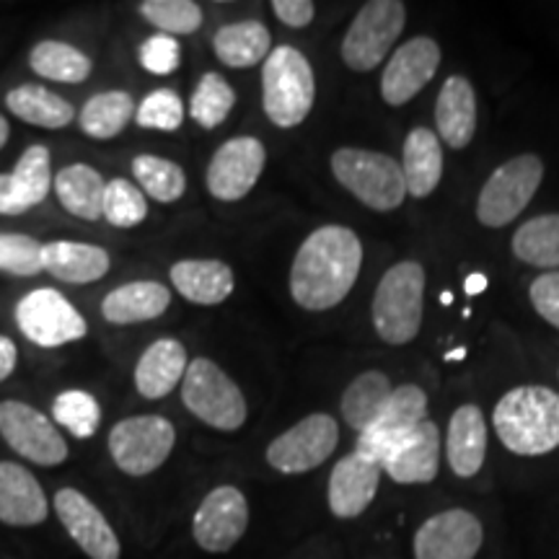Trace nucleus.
<instances>
[{
    "label": "nucleus",
    "instance_id": "nucleus-22",
    "mask_svg": "<svg viewBox=\"0 0 559 559\" xmlns=\"http://www.w3.org/2000/svg\"><path fill=\"white\" fill-rule=\"evenodd\" d=\"M383 474H389L396 485H428L438 477L440 469V430L436 423L425 419L419 428L402 440L394 451L383 459Z\"/></svg>",
    "mask_w": 559,
    "mask_h": 559
},
{
    "label": "nucleus",
    "instance_id": "nucleus-32",
    "mask_svg": "<svg viewBox=\"0 0 559 559\" xmlns=\"http://www.w3.org/2000/svg\"><path fill=\"white\" fill-rule=\"evenodd\" d=\"M104 187H107V181L88 164H70L52 179V190L58 194L60 205L81 221L102 218Z\"/></svg>",
    "mask_w": 559,
    "mask_h": 559
},
{
    "label": "nucleus",
    "instance_id": "nucleus-17",
    "mask_svg": "<svg viewBox=\"0 0 559 559\" xmlns=\"http://www.w3.org/2000/svg\"><path fill=\"white\" fill-rule=\"evenodd\" d=\"M440 68V47L430 37H415L391 55L381 73V96L389 107H404L415 99Z\"/></svg>",
    "mask_w": 559,
    "mask_h": 559
},
{
    "label": "nucleus",
    "instance_id": "nucleus-35",
    "mask_svg": "<svg viewBox=\"0 0 559 559\" xmlns=\"http://www.w3.org/2000/svg\"><path fill=\"white\" fill-rule=\"evenodd\" d=\"M513 254L531 267L559 270V213L536 215L513 234Z\"/></svg>",
    "mask_w": 559,
    "mask_h": 559
},
{
    "label": "nucleus",
    "instance_id": "nucleus-16",
    "mask_svg": "<svg viewBox=\"0 0 559 559\" xmlns=\"http://www.w3.org/2000/svg\"><path fill=\"white\" fill-rule=\"evenodd\" d=\"M485 531L469 510L451 508L432 515L417 528L415 559H474L481 549Z\"/></svg>",
    "mask_w": 559,
    "mask_h": 559
},
{
    "label": "nucleus",
    "instance_id": "nucleus-51",
    "mask_svg": "<svg viewBox=\"0 0 559 559\" xmlns=\"http://www.w3.org/2000/svg\"><path fill=\"white\" fill-rule=\"evenodd\" d=\"M451 300H453V296H451L449 290H445L443 296H440V304H443V306H451Z\"/></svg>",
    "mask_w": 559,
    "mask_h": 559
},
{
    "label": "nucleus",
    "instance_id": "nucleus-2",
    "mask_svg": "<svg viewBox=\"0 0 559 559\" xmlns=\"http://www.w3.org/2000/svg\"><path fill=\"white\" fill-rule=\"evenodd\" d=\"M502 445L519 456L559 449V394L547 386L510 389L492 412Z\"/></svg>",
    "mask_w": 559,
    "mask_h": 559
},
{
    "label": "nucleus",
    "instance_id": "nucleus-37",
    "mask_svg": "<svg viewBox=\"0 0 559 559\" xmlns=\"http://www.w3.org/2000/svg\"><path fill=\"white\" fill-rule=\"evenodd\" d=\"M132 177L138 179L140 190L145 198L164 202H177L187 192V174L177 160L164 156H153V153H140L132 158Z\"/></svg>",
    "mask_w": 559,
    "mask_h": 559
},
{
    "label": "nucleus",
    "instance_id": "nucleus-11",
    "mask_svg": "<svg viewBox=\"0 0 559 559\" xmlns=\"http://www.w3.org/2000/svg\"><path fill=\"white\" fill-rule=\"evenodd\" d=\"M0 436L11 451L32 464L60 466L68 459V443L58 425L26 402L0 404Z\"/></svg>",
    "mask_w": 559,
    "mask_h": 559
},
{
    "label": "nucleus",
    "instance_id": "nucleus-24",
    "mask_svg": "<svg viewBox=\"0 0 559 559\" xmlns=\"http://www.w3.org/2000/svg\"><path fill=\"white\" fill-rule=\"evenodd\" d=\"M187 366V347L174 337H160L140 355L135 366V389L140 396L156 402L169 396L174 389L185 379Z\"/></svg>",
    "mask_w": 559,
    "mask_h": 559
},
{
    "label": "nucleus",
    "instance_id": "nucleus-4",
    "mask_svg": "<svg viewBox=\"0 0 559 559\" xmlns=\"http://www.w3.org/2000/svg\"><path fill=\"white\" fill-rule=\"evenodd\" d=\"M425 270L415 260H404L386 270L376 288L370 319L386 345H407L423 330Z\"/></svg>",
    "mask_w": 559,
    "mask_h": 559
},
{
    "label": "nucleus",
    "instance_id": "nucleus-46",
    "mask_svg": "<svg viewBox=\"0 0 559 559\" xmlns=\"http://www.w3.org/2000/svg\"><path fill=\"white\" fill-rule=\"evenodd\" d=\"M272 11L290 29H306L317 16V5L311 0H272Z\"/></svg>",
    "mask_w": 559,
    "mask_h": 559
},
{
    "label": "nucleus",
    "instance_id": "nucleus-47",
    "mask_svg": "<svg viewBox=\"0 0 559 559\" xmlns=\"http://www.w3.org/2000/svg\"><path fill=\"white\" fill-rule=\"evenodd\" d=\"M16 362H19L16 342H13L11 337H5V334H0V383H3L13 373V370H16Z\"/></svg>",
    "mask_w": 559,
    "mask_h": 559
},
{
    "label": "nucleus",
    "instance_id": "nucleus-28",
    "mask_svg": "<svg viewBox=\"0 0 559 559\" xmlns=\"http://www.w3.org/2000/svg\"><path fill=\"white\" fill-rule=\"evenodd\" d=\"M169 280L194 306H218L236 288L234 270L221 260H181L171 267Z\"/></svg>",
    "mask_w": 559,
    "mask_h": 559
},
{
    "label": "nucleus",
    "instance_id": "nucleus-38",
    "mask_svg": "<svg viewBox=\"0 0 559 559\" xmlns=\"http://www.w3.org/2000/svg\"><path fill=\"white\" fill-rule=\"evenodd\" d=\"M236 107V91L221 73H205L192 91L190 117L200 128L215 130Z\"/></svg>",
    "mask_w": 559,
    "mask_h": 559
},
{
    "label": "nucleus",
    "instance_id": "nucleus-3",
    "mask_svg": "<svg viewBox=\"0 0 559 559\" xmlns=\"http://www.w3.org/2000/svg\"><path fill=\"white\" fill-rule=\"evenodd\" d=\"M317 102L311 62L296 47H275L262 68V109L275 128H298Z\"/></svg>",
    "mask_w": 559,
    "mask_h": 559
},
{
    "label": "nucleus",
    "instance_id": "nucleus-15",
    "mask_svg": "<svg viewBox=\"0 0 559 559\" xmlns=\"http://www.w3.org/2000/svg\"><path fill=\"white\" fill-rule=\"evenodd\" d=\"M249 528V502L234 485H221L205 495L192 521V536L200 549L223 555L241 542Z\"/></svg>",
    "mask_w": 559,
    "mask_h": 559
},
{
    "label": "nucleus",
    "instance_id": "nucleus-21",
    "mask_svg": "<svg viewBox=\"0 0 559 559\" xmlns=\"http://www.w3.org/2000/svg\"><path fill=\"white\" fill-rule=\"evenodd\" d=\"M50 515V502L37 477L13 461H0V523L16 528L39 526Z\"/></svg>",
    "mask_w": 559,
    "mask_h": 559
},
{
    "label": "nucleus",
    "instance_id": "nucleus-23",
    "mask_svg": "<svg viewBox=\"0 0 559 559\" xmlns=\"http://www.w3.org/2000/svg\"><path fill=\"white\" fill-rule=\"evenodd\" d=\"M438 138L453 151H464L477 132V94L466 75H451L436 102Z\"/></svg>",
    "mask_w": 559,
    "mask_h": 559
},
{
    "label": "nucleus",
    "instance_id": "nucleus-5",
    "mask_svg": "<svg viewBox=\"0 0 559 559\" xmlns=\"http://www.w3.org/2000/svg\"><path fill=\"white\" fill-rule=\"evenodd\" d=\"M332 174L353 198L379 213L396 210L407 198L402 164L386 153L337 148L332 153Z\"/></svg>",
    "mask_w": 559,
    "mask_h": 559
},
{
    "label": "nucleus",
    "instance_id": "nucleus-36",
    "mask_svg": "<svg viewBox=\"0 0 559 559\" xmlns=\"http://www.w3.org/2000/svg\"><path fill=\"white\" fill-rule=\"evenodd\" d=\"M29 66L34 73L41 75V79L70 83V86L88 81L91 70H94V62H91L86 52H81L79 47L66 45V41L58 39L39 41V45L29 52Z\"/></svg>",
    "mask_w": 559,
    "mask_h": 559
},
{
    "label": "nucleus",
    "instance_id": "nucleus-31",
    "mask_svg": "<svg viewBox=\"0 0 559 559\" xmlns=\"http://www.w3.org/2000/svg\"><path fill=\"white\" fill-rule=\"evenodd\" d=\"M213 50L226 68H251L270 58L272 34L262 21H234L215 32Z\"/></svg>",
    "mask_w": 559,
    "mask_h": 559
},
{
    "label": "nucleus",
    "instance_id": "nucleus-29",
    "mask_svg": "<svg viewBox=\"0 0 559 559\" xmlns=\"http://www.w3.org/2000/svg\"><path fill=\"white\" fill-rule=\"evenodd\" d=\"M402 174L407 194L423 200L430 198L443 177V148L440 138L428 128H415L404 140Z\"/></svg>",
    "mask_w": 559,
    "mask_h": 559
},
{
    "label": "nucleus",
    "instance_id": "nucleus-18",
    "mask_svg": "<svg viewBox=\"0 0 559 559\" xmlns=\"http://www.w3.org/2000/svg\"><path fill=\"white\" fill-rule=\"evenodd\" d=\"M55 513H58L70 539L79 544L88 559H120L122 547L115 528L109 526L102 510L81 489H58V495H55Z\"/></svg>",
    "mask_w": 559,
    "mask_h": 559
},
{
    "label": "nucleus",
    "instance_id": "nucleus-9",
    "mask_svg": "<svg viewBox=\"0 0 559 559\" xmlns=\"http://www.w3.org/2000/svg\"><path fill=\"white\" fill-rule=\"evenodd\" d=\"M177 430L160 415L120 419L109 432V453L117 469L130 477H148L171 456Z\"/></svg>",
    "mask_w": 559,
    "mask_h": 559
},
{
    "label": "nucleus",
    "instance_id": "nucleus-14",
    "mask_svg": "<svg viewBox=\"0 0 559 559\" xmlns=\"http://www.w3.org/2000/svg\"><path fill=\"white\" fill-rule=\"evenodd\" d=\"M264 164H267V148L262 140L251 135L226 140L210 158L205 174L210 194L221 202L247 198L260 181Z\"/></svg>",
    "mask_w": 559,
    "mask_h": 559
},
{
    "label": "nucleus",
    "instance_id": "nucleus-1",
    "mask_svg": "<svg viewBox=\"0 0 559 559\" xmlns=\"http://www.w3.org/2000/svg\"><path fill=\"white\" fill-rule=\"evenodd\" d=\"M362 243L345 226H321L296 251L290 267V296L306 311H330L358 283Z\"/></svg>",
    "mask_w": 559,
    "mask_h": 559
},
{
    "label": "nucleus",
    "instance_id": "nucleus-42",
    "mask_svg": "<svg viewBox=\"0 0 559 559\" xmlns=\"http://www.w3.org/2000/svg\"><path fill=\"white\" fill-rule=\"evenodd\" d=\"M135 122L143 130L174 132L185 122V104H181L177 91L156 88L138 104Z\"/></svg>",
    "mask_w": 559,
    "mask_h": 559
},
{
    "label": "nucleus",
    "instance_id": "nucleus-25",
    "mask_svg": "<svg viewBox=\"0 0 559 559\" xmlns=\"http://www.w3.org/2000/svg\"><path fill=\"white\" fill-rule=\"evenodd\" d=\"M171 306V290L156 280H135L109 290L102 300V317L115 326L140 324L164 317Z\"/></svg>",
    "mask_w": 559,
    "mask_h": 559
},
{
    "label": "nucleus",
    "instance_id": "nucleus-6",
    "mask_svg": "<svg viewBox=\"0 0 559 559\" xmlns=\"http://www.w3.org/2000/svg\"><path fill=\"white\" fill-rule=\"evenodd\" d=\"M181 402L200 423L223 432L239 430L249 417L239 383L210 358H198L187 366L181 379Z\"/></svg>",
    "mask_w": 559,
    "mask_h": 559
},
{
    "label": "nucleus",
    "instance_id": "nucleus-7",
    "mask_svg": "<svg viewBox=\"0 0 559 559\" xmlns=\"http://www.w3.org/2000/svg\"><path fill=\"white\" fill-rule=\"evenodd\" d=\"M544 179V164L534 153L506 160L498 166L481 187L477 198V221L487 228H502L513 223L534 194L539 192Z\"/></svg>",
    "mask_w": 559,
    "mask_h": 559
},
{
    "label": "nucleus",
    "instance_id": "nucleus-49",
    "mask_svg": "<svg viewBox=\"0 0 559 559\" xmlns=\"http://www.w3.org/2000/svg\"><path fill=\"white\" fill-rule=\"evenodd\" d=\"M9 138H11V124H9V120H5L3 115H0V151L5 148Z\"/></svg>",
    "mask_w": 559,
    "mask_h": 559
},
{
    "label": "nucleus",
    "instance_id": "nucleus-34",
    "mask_svg": "<svg viewBox=\"0 0 559 559\" xmlns=\"http://www.w3.org/2000/svg\"><path fill=\"white\" fill-rule=\"evenodd\" d=\"M135 99L128 91H104L91 96L79 115L81 132L94 140L117 138L130 120H135Z\"/></svg>",
    "mask_w": 559,
    "mask_h": 559
},
{
    "label": "nucleus",
    "instance_id": "nucleus-43",
    "mask_svg": "<svg viewBox=\"0 0 559 559\" xmlns=\"http://www.w3.org/2000/svg\"><path fill=\"white\" fill-rule=\"evenodd\" d=\"M41 247L26 234H0V272L16 277H34L41 270Z\"/></svg>",
    "mask_w": 559,
    "mask_h": 559
},
{
    "label": "nucleus",
    "instance_id": "nucleus-20",
    "mask_svg": "<svg viewBox=\"0 0 559 559\" xmlns=\"http://www.w3.org/2000/svg\"><path fill=\"white\" fill-rule=\"evenodd\" d=\"M381 474V466L360 456L358 451L340 459L330 474V487H326V502H330L332 513L345 521L366 513L376 492H379Z\"/></svg>",
    "mask_w": 559,
    "mask_h": 559
},
{
    "label": "nucleus",
    "instance_id": "nucleus-10",
    "mask_svg": "<svg viewBox=\"0 0 559 559\" xmlns=\"http://www.w3.org/2000/svg\"><path fill=\"white\" fill-rule=\"evenodd\" d=\"M16 324L21 334L37 347H62L88 334L83 313L55 288L26 293L16 304Z\"/></svg>",
    "mask_w": 559,
    "mask_h": 559
},
{
    "label": "nucleus",
    "instance_id": "nucleus-30",
    "mask_svg": "<svg viewBox=\"0 0 559 559\" xmlns=\"http://www.w3.org/2000/svg\"><path fill=\"white\" fill-rule=\"evenodd\" d=\"M391 394H394V383L381 370H366V373L355 376L342 394V419L360 436L381 417V412L391 402Z\"/></svg>",
    "mask_w": 559,
    "mask_h": 559
},
{
    "label": "nucleus",
    "instance_id": "nucleus-33",
    "mask_svg": "<svg viewBox=\"0 0 559 559\" xmlns=\"http://www.w3.org/2000/svg\"><path fill=\"white\" fill-rule=\"evenodd\" d=\"M5 107L21 122L45 130L68 128L75 120L73 104L50 88L37 86V83H24V86L9 91L5 94Z\"/></svg>",
    "mask_w": 559,
    "mask_h": 559
},
{
    "label": "nucleus",
    "instance_id": "nucleus-40",
    "mask_svg": "<svg viewBox=\"0 0 559 559\" xmlns=\"http://www.w3.org/2000/svg\"><path fill=\"white\" fill-rule=\"evenodd\" d=\"M102 218L115 228H135L148 218V198L130 179H109L104 187Z\"/></svg>",
    "mask_w": 559,
    "mask_h": 559
},
{
    "label": "nucleus",
    "instance_id": "nucleus-50",
    "mask_svg": "<svg viewBox=\"0 0 559 559\" xmlns=\"http://www.w3.org/2000/svg\"><path fill=\"white\" fill-rule=\"evenodd\" d=\"M466 358V347H459V349H451V353H445V360H461Z\"/></svg>",
    "mask_w": 559,
    "mask_h": 559
},
{
    "label": "nucleus",
    "instance_id": "nucleus-44",
    "mask_svg": "<svg viewBox=\"0 0 559 559\" xmlns=\"http://www.w3.org/2000/svg\"><path fill=\"white\" fill-rule=\"evenodd\" d=\"M138 60L151 75H171L181 62L179 41L169 34H153L140 45Z\"/></svg>",
    "mask_w": 559,
    "mask_h": 559
},
{
    "label": "nucleus",
    "instance_id": "nucleus-26",
    "mask_svg": "<svg viewBox=\"0 0 559 559\" xmlns=\"http://www.w3.org/2000/svg\"><path fill=\"white\" fill-rule=\"evenodd\" d=\"M41 267L55 280L70 285H91L111 267L109 251L96 243L50 241L41 247Z\"/></svg>",
    "mask_w": 559,
    "mask_h": 559
},
{
    "label": "nucleus",
    "instance_id": "nucleus-8",
    "mask_svg": "<svg viewBox=\"0 0 559 559\" xmlns=\"http://www.w3.org/2000/svg\"><path fill=\"white\" fill-rule=\"evenodd\" d=\"M407 24V5L400 0H370L353 19L342 39V60L355 73L379 68Z\"/></svg>",
    "mask_w": 559,
    "mask_h": 559
},
{
    "label": "nucleus",
    "instance_id": "nucleus-39",
    "mask_svg": "<svg viewBox=\"0 0 559 559\" xmlns=\"http://www.w3.org/2000/svg\"><path fill=\"white\" fill-rule=\"evenodd\" d=\"M52 417L60 428H66L70 436L86 440L94 438L102 423V407L94 394L83 389H68L55 396Z\"/></svg>",
    "mask_w": 559,
    "mask_h": 559
},
{
    "label": "nucleus",
    "instance_id": "nucleus-48",
    "mask_svg": "<svg viewBox=\"0 0 559 559\" xmlns=\"http://www.w3.org/2000/svg\"><path fill=\"white\" fill-rule=\"evenodd\" d=\"M485 288H487V277L485 275H469V277H466V283H464L466 296H477V293H481Z\"/></svg>",
    "mask_w": 559,
    "mask_h": 559
},
{
    "label": "nucleus",
    "instance_id": "nucleus-13",
    "mask_svg": "<svg viewBox=\"0 0 559 559\" xmlns=\"http://www.w3.org/2000/svg\"><path fill=\"white\" fill-rule=\"evenodd\" d=\"M425 419H428V394L419 386H415V383L396 386L386 409L381 412V417L376 419L366 432L358 436L355 451L381 466L383 459H386L404 438L412 436Z\"/></svg>",
    "mask_w": 559,
    "mask_h": 559
},
{
    "label": "nucleus",
    "instance_id": "nucleus-27",
    "mask_svg": "<svg viewBox=\"0 0 559 559\" xmlns=\"http://www.w3.org/2000/svg\"><path fill=\"white\" fill-rule=\"evenodd\" d=\"M445 456L451 472L461 479H469L481 469L487 456V425L477 404H464L451 415Z\"/></svg>",
    "mask_w": 559,
    "mask_h": 559
},
{
    "label": "nucleus",
    "instance_id": "nucleus-45",
    "mask_svg": "<svg viewBox=\"0 0 559 559\" xmlns=\"http://www.w3.org/2000/svg\"><path fill=\"white\" fill-rule=\"evenodd\" d=\"M528 298L534 311L547 321V324L559 330V270L544 272L531 283Z\"/></svg>",
    "mask_w": 559,
    "mask_h": 559
},
{
    "label": "nucleus",
    "instance_id": "nucleus-41",
    "mask_svg": "<svg viewBox=\"0 0 559 559\" xmlns=\"http://www.w3.org/2000/svg\"><path fill=\"white\" fill-rule=\"evenodd\" d=\"M138 11L151 26L169 37H187L202 26V9L192 0H145Z\"/></svg>",
    "mask_w": 559,
    "mask_h": 559
},
{
    "label": "nucleus",
    "instance_id": "nucleus-19",
    "mask_svg": "<svg viewBox=\"0 0 559 559\" xmlns=\"http://www.w3.org/2000/svg\"><path fill=\"white\" fill-rule=\"evenodd\" d=\"M52 156L47 145H29L9 174H0V215H24L52 190Z\"/></svg>",
    "mask_w": 559,
    "mask_h": 559
},
{
    "label": "nucleus",
    "instance_id": "nucleus-12",
    "mask_svg": "<svg viewBox=\"0 0 559 559\" xmlns=\"http://www.w3.org/2000/svg\"><path fill=\"white\" fill-rule=\"evenodd\" d=\"M340 443L337 419L317 412L285 430L267 445V464L280 474H306L324 464Z\"/></svg>",
    "mask_w": 559,
    "mask_h": 559
}]
</instances>
